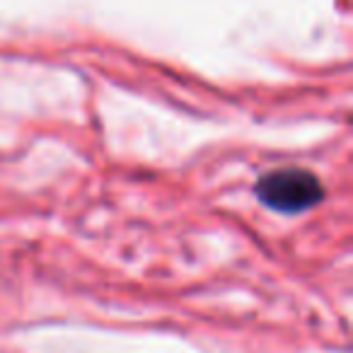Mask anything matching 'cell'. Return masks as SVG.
<instances>
[{
  "label": "cell",
  "mask_w": 353,
  "mask_h": 353,
  "mask_svg": "<svg viewBox=\"0 0 353 353\" xmlns=\"http://www.w3.org/2000/svg\"><path fill=\"white\" fill-rule=\"evenodd\" d=\"M256 199L261 206L283 216H298L324 199V187L314 172L305 167H279L256 179Z\"/></svg>",
  "instance_id": "1"
}]
</instances>
